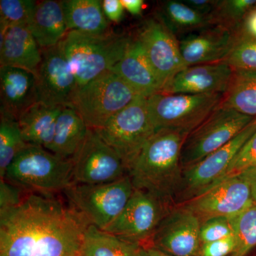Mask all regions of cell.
<instances>
[{"instance_id": "34", "label": "cell", "mask_w": 256, "mask_h": 256, "mask_svg": "<svg viewBox=\"0 0 256 256\" xmlns=\"http://www.w3.org/2000/svg\"><path fill=\"white\" fill-rule=\"evenodd\" d=\"M224 62L235 70H256V40L238 36L230 54Z\"/></svg>"}, {"instance_id": "12", "label": "cell", "mask_w": 256, "mask_h": 256, "mask_svg": "<svg viewBox=\"0 0 256 256\" xmlns=\"http://www.w3.org/2000/svg\"><path fill=\"white\" fill-rule=\"evenodd\" d=\"M256 132V119L226 144L183 170L182 181L174 205L181 204L214 185L240 148Z\"/></svg>"}, {"instance_id": "20", "label": "cell", "mask_w": 256, "mask_h": 256, "mask_svg": "<svg viewBox=\"0 0 256 256\" xmlns=\"http://www.w3.org/2000/svg\"><path fill=\"white\" fill-rule=\"evenodd\" d=\"M0 112L18 120L37 100L36 76L25 69L0 66Z\"/></svg>"}, {"instance_id": "26", "label": "cell", "mask_w": 256, "mask_h": 256, "mask_svg": "<svg viewBox=\"0 0 256 256\" xmlns=\"http://www.w3.org/2000/svg\"><path fill=\"white\" fill-rule=\"evenodd\" d=\"M156 18L176 36H186L217 24L212 16L201 14L183 1L169 0L160 4Z\"/></svg>"}, {"instance_id": "22", "label": "cell", "mask_w": 256, "mask_h": 256, "mask_svg": "<svg viewBox=\"0 0 256 256\" xmlns=\"http://www.w3.org/2000/svg\"><path fill=\"white\" fill-rule=\"evenodd\" d=\"M28 28L41 50L58 45L68 32L62 1L38 2Z\"/></svg>"}, {"instance_id": "32", "label": "cell", "mask_w": 256, "mask_h": 256, "mask_svg": "<svg viewBox=\"0 0 256 256\" xmlns=\"http://www.w3.org/2000/svg\"><path fill=\"white\" fill-rule=\"evenodd\" d=\"M37 2L33 0H1L0 26H28Z\"/></svg>"}, {"instance_id": "31", "label": "cell", "mask_w": 256, "mask_h": 256, "mask_svg": "<svg viewBox=\"0 0 256 256\" xmlns=\"http://www.w3.org/2000/svg\"><path fill=\"white\" fill-rule=\"evenodd\" d=\"M256 9V0H224L218 2L213 16L216 22L238 32L244 18Z\"/></svg>"}, {"instance_id": "9", "label": "cell", "mask_w": 256, "mask_h": 256, "mask_svg": "<svg viewBox=\"0 0 256 256\" xmlns=\"http://www.w3.org/2000/svg\"><path fill=\"white\" fill-rule=\"evenodd\" d=\"M256 119L220 106L186 136L180 158L183 170L232 141Z\"/></svg>"}, {"instance_id": "37", "label": "cell", "mask_w": 256, "mask_h": 256, "mask_svg": "<svg viewBox=\"0 0 256 256\" xmlns=\"http://www.w3.org/2000/svg\"><path fill=\"white\" fill-rule=\"evenodd\" d=\"M236 236L202 244L198 256H230L236 248Z\"/></svg>"}, {"instance_id": "8", "label": "cell", "mask_w": 256, "mask_h": 256, "mask_svg": "<svg viewBox=\"0 0 256 256\" xmlns=\"http://www.w3.org/2000/svg\"><path fill=\"white\" fill-rule=\"evenodd\" d=\"M95 130L118 154L129 172L156 132L148 116L146 98L139 96Z\"/></svg>"}, {"instance_id": "33", "label": "cell", "mask_w": 256, "mask_h": 256, "mask_svg": "<svg viewBox=\"0 0 256 256\" xmlns=\"http://www.w3.org/2000/svg\"><path fill=\"white\" fill-rule=\"evenodd\" d=\"M256 168V132L242 146L234 156L228 168L220 180L214 184L235 176H240L248 170ZM213 185V186H214ZM206 191V190H205Z\"/></svg>"}, {"instance_id": "27", "label": "cell", "mask_w": 256, "mask_h": 256, "mask_svg": "<svg viewBox=\"0 0 256 256\" xmlns=\"http://www.w3.org/2000/svg\"><path fill=\"white\" fill-rule=\"evenodd\" d=\"M146 250L142 246L89 225L84 234L80 256H146Z\"/></svg>"}, {"instance_id": "30", "label": "cell", "mask_w": 256, "mask_h": 256, "mask_svg": "<svg viewBox=\"0 0 256 256\" xmlns=\"http://www.w3.org/2000/svg\"><path fill=\"white\" fill-rule=\"evenodd\" d=\"M237 245L230 256H246L256 246V201L252 206L235 217Z\"/></svg>"}, {"instance_id": "17", "label": "cell", "mask_w": 256, "mask_h": 256, "mask_svg": "<svg viewBox=\"0 0 256 256\" xmlns=\"http://www.w3.org/2000/svg\"><path fill=\"white\" fill-rule=\"evenodd\" d=\"M238 32L220 24L178 40L185 66L224 62L238 38Z\"/></svg>"}, {"instance_id": "18", "label": "cell", "mask_w": 256, "mask_h": 256, "mask_svg": "<svg viewBox=\"0 0 256 256\" xmlns=\"http://www.w3.org/2000/svg\"><path fill=\"white\" fill-rule=\"evenodd\" d=\"M234 74L233 67L226 62L190 66L178 72L162 92L172 94H225Z\"/></svg>"}, {"instance_id": "25", "label": "cell", "mask_w": 256, "mask_h": 256, "mask_svg": "<svg viewBox=\"0 0 256 256\" xmlns=\"http://www.w3.org/2000/svg\"><path fill=\"white\" fill-rule=\"evenodd\" d=\"M89 129L73 107L64 106L57 119L48 150L64 159H73L85 141Z\"/></svg>"}, {"instance_id": "39", "label": "cell", "mask_w": 256, "mask_h": 256, "mask_svg": "<svg viewBox=\"0 0 256 256\" xmlns=\"http://www.w3.org/2000/svg\"><path fill=\"white\" fill-rule=\"evenodd\" d=\"M185 4L198 12L207 16H213L218 6V2L214 0H184Z\"/></svg>"}, {"instance_id": "28", "label": "cell", "mask_w": 256, "mask_h": 256, "mask_svg": "<svg viewBox=\"0 0 256 256\" xmlns=\"http://www.w3.org/2000/svg\"><path fill=\"white\" fill-rule=\"evenodd\" d=\"M220 106L256 118V70L234 69Z\"/></svg>"}, {"instance_id": "7", "label": "cell", "mask_w": 256, "mask_h": 256, "mask_svg": "<svg viewBox=\"0 0 256 256\" xmlns=\"http://www.w3.org/2000/svg\"><path fill=\"white\" fill-rule=\"evenodd\" d=\"M139 96L117 74L109 70L79 87L70 106L88 128L96 130Z\"/></svg>"}, {"instance_id": "41", "label": "cell", "mask_w": 256, "mask_h": 256, "mask_svg": "<svg viewBox=\"0 0 256 256\" xmlns=\"http://www.w3.org/2000/svg\"><path fill=\"white\" fill-rule=\"evenodd\" d=\"M240 176H242L250 184L252 196L256 201V168L246 172Z\"/></svg>"}, {"instance_id": "38", "label": "cell", "mask_w": 256, "mask_h": 256, "mask_svg": "<svg viewBox=\"0 0 256 256\" xmlns=\"http://www.w3.org/2000/svg\"><path fill=\"white\" fill-rule=\"evenodd\" d=\"M102 10L108 20L112 22L118 23L124 16V8L120 0H104Z\"/></svg>"}, {"instance_id": "42", "label": "cell", "mask_w": 256, "mask_h": 256, "mask_svg": "<svg viewBox=\"0 0 256 256\" xmlns=\"http://www.w3.org/2000/svg\"><path fill=\"white\" fill-rule=\"evenodd\" d=\"M146 256H171L154 247H146Z\"/></svg>"}, {"instance_id": "24", "label": "cell", "mask_w": 256, "mask_h": 256, "mask_svg": "<svg viewBox=\"0 0 256 256\" xmlns=\"http://www.w3.org/2000/svg\"><path fill=\"white\" fill-rule=\"evenodd\" d=\"M66 24L69 31L92 35L110 32V25L99 0L62 1Z\"/></svg>"}, {"instance_id": "36", "label": "cell", "mask_w": 256, "mask_h": 256, "mask_svg": "<svg viewBox=\"0 0 256 256\" xmlns=\"http://www.w3.org/2000/svg\"><path fill=\"white\" fill-rule=\"evenodd\" d=\"M28 193L6 180L0 182V214L13 210L22 202Z\"/></svg>"}, {"instance_id": "4", "label": "cell", "mask_w": 256, "mask_h": 256, "mask_svg": "<svg viewBox=\"0 0 256 256\" xmlns=\"http://www.w3.org/2000/svg\"><path fill=\"white\" fill-rule=\"evenodd\" d=\"M4 180L30 193L55 195L73 184V161L28 144L10 165Z\"/></svg>"}, {"instance_id": "3", "label": "cell", "mask_w": 256, "mask_h": 256, "mask_svg": "<svg viewBox=\"0 0 256 256\" xmlns=\"http://www.w3.org/2000/svg\"><path fill=\"white\" fill-rule=\"evenodd\" d=\"M132 38L114 32L92 35L69 31L60 44L78 87L114 68L127 52Z\"/></svg>"}, {"instance_id": "6", "label": "cell", "mask_w": 256, "mask_h": 256, "mask_svg": "<svg viewBox=\"0 0 256 256\" xmlns=\"http://www.w3.org/2000/svg\"><path fill=\"white\" fill-rule=\"evenodd\" d=\"M224 94H172L146 98V108L156 131L176 130L190 133L218 108Z\"/></svg>"}, {"instance_id": "13", "label": "cell", "mask_w": 256, "mask_h": 256, "mask_svg": "<svg viewBox=\"0 0 256 256\" xmlns=\"http://www.w3.org/2000/svg\"><path fill=\"white\" fill-rule=\"evenodd\" d=\"M255 202L250 184L238 176L220 182L178 205L188 207L202 223L215 217L234 218Z\"/></svg>"}, {"instance_id": "23", "label": "cell", "mask_w": 256, "mask_h": 256, "mask_svg": "<svg viewBox=\"0 0 256 256\" xmlns=\"http://www.w3.org/2000/svg\"><path fill=\"white\" fill-rule=\"evenodd\" d=\"M64 106H52L36 102L20 114L18 120L26 144L50 149L57 119Z\"/></svg>"}, {"instance_id": "21", "label": "cell", "mask_w": 256, "mask_h": 256, "mask_svg": "<svg viewBox=\"0 0 256 256\" xmlns=\"http://www.w3.org/2000/svg\"><path fill=\"white\" fill-rule=\"evenodd\" d=\"M110 70L139 96L148 98L162 92V86L136 37H133L124 57Z\"/></svg>"}, {"instance_id": "29", "label": "cell", "mask_w": 256, "mask_h": 256, "mask_svg": "<svg viewBox=\"0 0 256 256\" xmlns=\"http://www.w3.org/2000/svg\"><path fill=\"white\" fill-rule=\"evenodd\" d=\"M18 120L0 112V176L4 180L6 170L18 152L25 148Z\"/></svg>"}, {"instance_id": "16", "label": "cell", "mask_w": 256, "mask_h": 256, "mask_svg": "<svg viewBox=\"0 0 256 256\" xmlns=\"http://www.w3.org/2000/svg\"><path fill=\"white\" fill-rule=\"evenodd\" d=\"M36 74L37 100L52 106H70L78 84L64 50L56 46L42 50Z\"/></svg>"}, {"instance_id": "11", "label": "cell", "mask_w": 256, "mask_h": 256, "mask_svg": "<svg viewBox=\"0 0 256 256\" xmlns=\"http://www.w3.org/2000/svg\"><path fill=\"white\" fill-rule=\"evenodd\" d=\"M72 161L74 184L110 183L129 175L118 154L95 130L89 129L85 141Z\"/></svg>"}, {"instance_id": "35", "label": "cell", "mask_w": 256, "mask_h": 256, "mask_svg": "<svg viewBox=\"0 0 256 256\" xmlns=\"http://www.w3.org/2000/svg\"><path fill=\"white\" fill-rule=\"evenodd\" d=\"M235 217H215L202 222L200 228L202 244L216 242L235 235Z\"/></svg>"}, {"instance_id": "40", "label": "cell", "mask_w": 256, "mask_h": 256, "mask_svg": "<svg viewBox=\"0 0 256 256\" xmlns=\"http://www.w3.org/2000/svg\"><path fill=\"white\" fill-rule=\"evenodd\" d=\"M124 10L133 16L142 14L144 1L143 0H120Z\"/></svg>"}, {"instance_id": "15", "label": "cell", "mask_w": 256, "mask_h": 256, "mask_svg": "<svg viewBox=\"0 0 256 256\" xmlns=\"http://www.w3.org/2000/svg\"><path fill=\"white\" fill-rule=\"evenodd\" d=\"M201 222L184 205H174L164 217L151 246L171 256H198Z\"/></svg>"}, {"instance_id": "10", "label": "cell", "mask_w": 256, "mask_h": 256, "mask_svg": "<svg viewBox=\"0 0 256 256\" xmlns=\"http://www.w3.org/2000/svg\"><path fill=\"white\" fill-rule=\"evenodd\" d=\"M171 204L149 192L134 188L122 213L104 230L133 244L146 248Z\"/></svg>"}, {"instance_id": "5", "label": "cell", "mask_w": 256, "mask_h": 256, "mask_svg": "<svg viewBox=\"0 0 256 256\" xmlns=\"http://www.w3.org/2000/svg\"><path fill=\"white\" fill-rule=\"evenodd\" d=\"M129 175L100 184H73L64 192L68 204L87 224L104 230L122 213L134 192Z\"/></svg>"}, {"instance_id": "14", "label": "cell", "mask_w": 256, "mask_h": 256, "mask_svg": "<svg viewBox=\"0 0 256 256\" xmlns=\"http://www.w3.org/2000/svg\"><path fill=\"white\" fill-rule=\"evenodd\" d=\"M136 38L164 90L175 76L186 68L178 37L156 18L144 22Z\"/></svg>"}, {"instance_id": "19", "label": "cell", "mask_w": 256, "mask_h": 256, "mask_svg": "<svg viewBox=\"0 0 256 256\" xmlns=\"http://www.w3.org/2000/svg\"><path fill=\"white\" fill-rule=\"evenodd\" d=\"M42 50L28 26H0V66L25 69L36 76Z\"/></svg>"}, {"instance_id": "2", "label": "cell", "mask_w": 256, "mask_h": 256, "mask_svg": "<svg viewBox=\"0 0 256 256\" xmlns=\"http://www.w3.org/2000/svg\"><path fill=\"white\" fill-rule=\"evenodd\" d=\"M188 134L176 130L156 131L128 172L134 188L174 205L182 181V148Z\"/></svg>"}, {"instance_id": "1", "label": "cell", "mask_w": 256, "mask_h": 256, "mask_svg": "<svg viewBox=\"0 0 256 256\" xmlns=\"http://www.w3.org/2000/svg\"><path fill=\"white\" fill-rule=\"evenodd\" d=\"M88 226L55 195L28 192L0 214V256H80Z\"/></svg>"}]
</instances>
